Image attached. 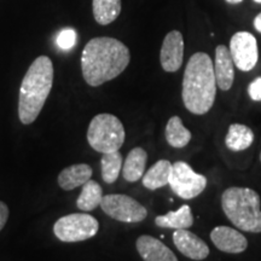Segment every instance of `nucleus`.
Listing matches in <instances>:
<instances>
[{
  "instance_id": "f257e3e1",
  "label": "nucleus",
  "mask_w": 261,
  "mask_h": 261,
  "mask_svg": "<svg viewBox=\"0 0 261 261\" xmlns=\"http://www.w3.org/2000/svg\"><path fill=\"white\" fill-rule=\"evenodd\" d=\"M128 47L117 39L93 38L87 42L81 56L84 80L92 87L119 76L129 64Z\"/></svg>"
},
{
  "instance_id": "f03ea898",
  "label": "nucleus",
  "mask_w": 261,
  "mask_h": 261,
  "mask_svg": "<svg viewBox=\"0 0 261 261\" xmlns=\"http://www.w3.org/2000/svg\"><path fill=\"white\" fill-rule=\"evenodd\" d=\"M217 96L213 61L204 52H196L189 60L182 76L184 106L195 115H204L213 107Z\"/></svg>"
},
{
  "instance_id": "7ed1b4c3",
  "label": "nucleus",
  "mask_w": 261,
  "mask_h": 261,
  "mask_svg": "<svg viewBox=\"0 0 261 261\" xmlns=\"http://www.w3.org/2000/svg\"><path fill=\"white\" fill-rule=\"evenodd\" d=\"M54 63L47 56H39L28 68L18 96V117L23 125L38 119L54 85Z\"/></svg>"
},
{
  "instance_id": "20e7f679",
  "label": "nucleus",
  "mask_w": 261,
  "mask_h": 261,
  "mask_svg": "<svg viewBox=\"0 0 261 261\" xmlns=\"http://www.w3.org/2000/svg\"><path fill=\"white\" fill-rule=\"evenodd\" d=\"M261 200L249 188H228L221 195V207L227 219L246 232H261Z\"/></svg>"
},
{
  "instance_id": "39448f33",
  "label": "nucleus",
  "mask_w": 261,
  "mask_h": 261,
  "mask_svg": "<svg viewBox=\"0 0 261 261\" xmlns=\"http://www.w3.org/2000/svg\"><path fill=\"white\" fill-rule=\"evenodd\" d=\"M126 132L122 122L112 114H98L91 120L87 142L97 152L117 151L125 143Z\"/></svg>"
},
{
  "instance_id": "423d86ee",
  "label": "nucleus",
  "mask_w": 261,
  "mask_h": 261,
  "mask_svg": "<svg viewBox=\"0 0 261 261\" xmlns=\"http://www.w3.org/2000/svg\"><path fill=\"white\" fill-rule=\"evenodd\" d=\"M98 228L99 223L92 215L74 213L60 218L54 225V232L62 242L75 243L94 237Z\"/></svg>"
},
{
  "instance_id": "0eeeda50",
  "label": "nucleus",
  "mask_w": 261,
  "mask_h": 261,
  "mask_svg": "<svg viewBox=\"0 0 261 261\" xmlns=\"http://www.w3.org/2000/svg\"><path fill=\"white\" fill-rule=\"evenodd\" d=\"M168 185L180 198L192 200L203 192L207 187V179L196 173L187 162L177 161L172 165Z\"/></svg>"
},
{
  "instance_id": "6e6552de",
  "label": "nucleus",
  "mask_w": 261,
  "mask_h": 261,
  "mask_svg": "<svg viewBox=\"0 0 261 261\" xmlns=\"http://www.w3.org/2000/svg\"><path fill=\"white\" fill-rule=\"evenodd\" d=\"M99 207L108 217L121 223H140L148 215L144 205L126 195L103 196Z\"/></svg>"
},
{
  "instance_id": "1a4fd4ad",
  "label": "nucleus",
  "mask_w": 261,
  "mask_h": 261,
  "mask_svg": "<svg viewBox=\"0 0 261 261\" xmlns=\"http://www.w3.org/2000/svg\"><path fill=\"white\" fill-rule=\"evenodd\" d=\"M228 50L234 65L242 71L252 70L259 60L257 41L249 32H237L233 34Z\"/></svg>"
},
{
  "instance_id": "9d476101",
  "label": "nucleus",
  "mask_w": 261,
  "mask_h": 261,
  "mask_svg": "<svg viewBox=\"0 0 261 261\" xmlns=\"http://www.w3.org/2000/svg\"><path fill=\"white\" fill-rule=\"evenodd\" d=\"M184 58V39L179 31H172L163 39L160 62L165 71L174 73L180 69Z\"/></svg>"
},
{
  "instance_id": "9b49d317",
  "label": "nucleus",
  "mask_w": 261,
  "mask_h": 261,
  "mask_svg": "<svg viewBox=\"0 0 261 261\" xmlns=\"http://www.w3.org/2000/svg\"><path fill=\"white\" fill-rule=\"evenodd\" d=\"M173 242L182 255L191 260L201 261L210 255V247L188 228L175 230L173 233Z\"/></svg>"
},
{
  "instance_id": "f8f14e48",
  "label": "nucleus",
  "mask_w": 261,
  "mask_h": 261,
  "mask_svg": "<svg viewBox=\"0 0 261 261\" xmlns=\"http://www.w3.org/2000/svg\"><path fill=\"white\" fill-rule=\"evenodd\" d=\"M211 240L218 249L228 254L243 253L248 247L247 238L240 231L228 226H217L211 232Z\"/></svg>"
},
{
  "instance_id": "ddd939ff",
  "label": "nucleus",
  "mask_w": 261,
  "mask_h": 261,
  "mask_svg": "<svg viewBox=\"0 0 261 261\" xmlns=\"http://www.w3.org/2000/svg\"><path fill=\"white\" fill-rule=\"evenodd\" d=\"M214 74L217 86L223 91H228L232 87L234 79V63L230 50L224 45H219L215 50Z\"/></svg>"
},
{
  "instance_id": "4468645a",
  "label": "nucleus",
  "mask_w": 261,
  "mask_h": 261,
  "mask_svg": "<svg viewBox=\"0 0 261 261\" xmlns=\"http://www.w3.org/2000/svg\"><path fill=\"white\" fill-rule=\"evenodd\" d=\"M137 250L144 261H178L177 256L158 238L143 234L136 242Z\"/></svg>"
},
{
  "instance_id": "2eb2a0df",
  "label": "nucleus",
  "mask_w": 261,
  "mask_h": 261,
  "mask_svg": "<svg viewBox=\"0 0 261 261\" xmlns=\"http://www.w3.org/2000/svg\"><path fill=\"white\" fill-rule=\"evenodd\" d=\"M92 168L86 163H77L64 168L58 175V185L63 190L70 191L74 189L83 187L92 177Z\"/></svg>"
},
{
  "instance_id": "dca6fc26",
  "label": "nucleus",
  "mask_w": 261,
  "mask_h": 261,
  "mask_svg": "<svg viewBox=\"0 0 261 261\" xmlns=\"http://www.w3.org/2000/svg\"><path fill=\"white\" fill-rule=\"evenodd\" d=\"M148 154L143 148L132 149L127 155L125 165L122 166V175L128 182H136L143 178L145 172Z\"/></svg>"
},
{
  "instance_id": "f3484780",
  "label": "nucleus",
  "mask_w": 261,
  "mask_h": 261,
  "mask_svg": "<svg viewBox=\"0 0 261 261\" xmlns=\"http://www.w3.org/2000/svg\"><path fill=\"white\" fill-rule=\"evenodd\" d=\"M172 163L168 160H160L143 175V185L149 190H158L169 182Z\"/></svg>"
},
{
  "instance_id": "a211bd4d",
  "label": "nucleus",
  "mask_w": 261,
  "mask_h": 261,
  "mask_svg": "<svg viewBox=\"0 0 261 261\" xmlns=\"http://www.w3.org/2000/svg\"><path fill=\"white\" fill-rule=\"evenodd\" d=\"M155 224L160 227L174 228V230L191 227L194 225L191 208L188 204H184L178 211L168 212L165 215H159L155 219Z\"/></svg>"
},
{
  "instance_id": "6ab92c4d",
  "label": "nucleus",
  "mask_w": 261,
  "mask_h": 261,
  "mask_svg": "<svg viewBox=\"0 0 261 261\" xmlns=\"http://www.w3.org/2000/svg\"><path fill=\"white\" fill-rule=\"evenodd\" d=\"M254 142V133L249 127L233 123L228 127V132L225 138V144L232 151H243L249 148Z\"/></svg>"
},
{
  "instance_id": "aec40b11",
  "label": "nucleus",
  "mask_w": 261,
  "mask_h": 261,
  "mask_svg": "<svg viewBox=\"0 0 261 261\" xmlns=\"http://www.w3.org/2000/svg\"><path fill=\"white\" fill-rule=\"evenodd\" d=\"M121 0H92L93 17L100 25H108L121 14Z\"/></svg>"
},
{
  "instance_id": "412c9836",
  "label": "nucleus",
  "mask_w": 261,
  "mask_h": 261,
  "mask_svg": "<svg viewBox=\"0 0 261 261\" xmlns=\"http://www.w3.org/2000/svg\"><path fill=\"white\" fill-rule=\"evenodd\" d=\"M103 189L97 181L90 179L83 185V190L76 201V207L84 212H91L99 207L103 200Z\"/></svg>"
},
{
  "instance_id": "4be33fe9",
  "label": "nucleus",
  "mask_w": 261,
  "mask_h": 261,
  "mask_svg": "<svg viewBox=\"0 0 261 261\" xmlns=\"http://www.w3.org/2000/svg\"><path fill=\"white\" fill-rule=\"evenodd\" d=\"M166 139L173 148H184L191 140V132L182 125L179 116H172L166 126Z\"/></svg>"
},
{
  "instance_id": "5701e85b",
  "label": "nucleus",
  "mask_w": 261,
  "mask_h": 261,
  "mask_svg": "<svg viewBox=\"0 0 261 261\" xmlns=\"http://www.w3.org/2000/svg\"><path fill=\"white\" fill-rule=\"evenodd\" d=\"M102 165V178L107 184H113L119 178L120 172L122 169V155L121 152L117 151L107 152L103 154V158L100 160Z\"/></svg>"
},
{
  "instance_id": "b1692460",
  "label": "nucleus",
  "mask_w": 261,
  "mask_h": 261,
  "mask_svg": "<svg viewBox=\"0 0 261 261\" xmlns=\"http://www.w3.org/2000/svg\"><path fill=\"white\" fill-rule=\"evenodd\" d=\"M75 44H76V32L74 29L67 28L60 32L57 37V45L61 50H70L74 47Z\"/></svg>"
},
{
  "instance_id": "393cba45",
  "label": "nucleus",
  "mask_w": 261,
  "mask_h": 261,
  "mask_svg": "<svg viewBox=\"0 0 261 261\" xmlns=\"http://www.w3.org/2000/svg\"><path fill=\"white\" fill-rule=\"evenodd\" d=\"M248 94L255 102H261V76L252 81L248 87Z\"/></svg>"
},
{
  "instance_id": "a878e982",
  "label": "nucleus",
  "mask_w": 261,
  "mask_h": 261,
  "mask_svg": "<svg viewBox=\"0 0 261 261\" xmlns=\"http://www.w3.org/2000/svg\"><path fill=\"white\" fill-rule=\"evenodd\" d=\"M9 219V207L3 201H0V231L4 228Z\"/></svg>"
},
{
  "instance_id": "bb28decb",
  "label": "nucleus",
  "mask_w": 261,
  "mask_h": 261,
  "mask_svg": "<svg viewBox=\"0 0 261 261\" xmlns=\"http://www.w3.org/2000/svg\"><path fill=\"white\" fill-rule=\"evenodd\" d=\"M254 27L259 33H261V12L254 18Z\"/></svg>"
},
{
  "instance_id": "cd10ccee",
  "label": "nucleus",
  "mask_w": 261,
  "mask_h": 261,
  "mask_svg": "<svg viewBox=\"0 0 261 261\" xmlns=\"http://www.w3.org/2000/svg\"><path fill=\"white\" fill-rule=\"evenodd\" d=\"M228 4H232V5H237L240 4V3H242L243 0H226Z\"/></svg>"
},
{
  "instance_id": "c85d7f7f",
  "label": "nucleus",
  "mask_w": 261,
  "mask_h": 261,
  "mask_svg": "<svg viewBox=\"0 0 261 261\" xmlns=\"http://www.w3.org/2000/svg\"><path fill=\"white\" fill-rule=\"evenodd\" d=\"M254 2L257 3V4H261V0H254Z\"/></svg>"
},
{
  "instance_id": "c756f323",
  "label": "nucleus",
  "mask_w": 261,
  "mask_h": 261,
  "mask_svg": "<svg viewBox=\"0 0 261 261\" xmlns=\"http://www.w3.org/2000/svg\"><path fill=\"white\" fill-rule=\"evenodd\" d=\"M260 161H261V152H260Z\"/></svg>"
}]
</instances>
